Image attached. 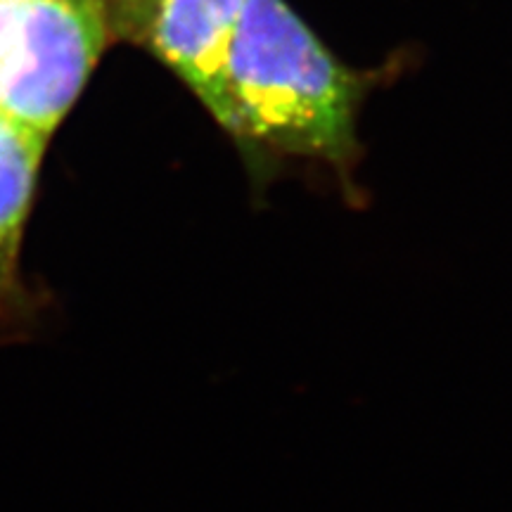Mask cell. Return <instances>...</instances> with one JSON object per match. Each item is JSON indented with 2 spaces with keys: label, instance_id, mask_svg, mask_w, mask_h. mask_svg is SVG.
Returning <instances> with one entry per match:
<instances>
[{
  "label": "cell",
  "instance_id": "cell-3",
  "mask_svg": "<svg viewBox=\"0 0 512 512\" xmlns=\"http://www.w3.org/2000/svg\"><path fill=\"white\" fill-rule=\"evenodd\" d=\"M247 0H159L145 41L230 128L228 60Z\"/></svg>",
  "mask_w": 512,
  "mask_h": 512
},
{
  "label": "cell",
  "instance_id": "cell-1",
  "mask_svg": "<svg viewBox=\"0 0 512 512\" xmlns=\"http://www.w3.org/2000/svg\"><path fill=\"white\" fill-rule=\"evenodd\" d=\"M363 83L285 0H247L228 60V133L249 147L349 169Z\"/></svg>",
  "mask_w": 512,
  "mask_h": 512
},
{
  "label": "cell",
  "instance_id": "cell-2",
  "mask_svg": "<svg viewBox=\"0 0 512 512\" xmlns=\"http://www.w3.org/2000/svg\"><path fill=\"white\" fill-rule=\"evenodd\" d=\"M110 36L100 0H0V117L53 136Z\"/></svg>",
  "mask_w": 512,
  "mask_h": 512
},
{
  "label": "cell",
  "instance_id": "cell-4",
  "mask_svg": "<svg viewBox=\"0 0 512 512\" xmlns=\"http://www.w3.org/2000/svg\"><path fill=\"white\" fill-rule=\"evenodd\" d=\"M48 138L0 117V297L17 290L19 249Z\"/></svg>",
  "mask_w": 512,
  "mask_h": 512
},
{
  "label": "cell",
  "instance_id": "cell-5",
  "mask_svg": "<svg viewBox=\"0 0 512 512\" xmlns=\"http://www.w3.org/2000/svg\"><path fill=\"white\" fill-rule=\"evenodd\" d=\"M159 0H100L110 34L145 41L152 12Z\"/></svg>",
  "mask_w": 512,
  "mask_h": 512
}]
</instances>
